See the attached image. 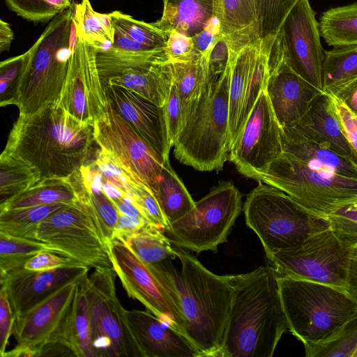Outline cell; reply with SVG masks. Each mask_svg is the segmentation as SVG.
<instances>
[{"mask_svg":"<svg viewBox=\"0 0 357 357\" xmlns=\"http://www.w3.org/2000/svg\"><path fill=\"white\" fill-rule=\"evenodd\" d=\"M94 142L93 124L55 104L29 116H19L1 153L29 165L40 181L66 178L89 159Z\"/></svg>","mask_w":357,"mask_h":357,"instance_id":"7a4b0ae2","label":"cell"},{"mask_svg":"<svg viewBox=\"0 0 357 357\" xmlns=\"http://www.w3.org/2000/svg\"><path fill=\"white\" fill-rule=\"evenodd\" d=\"M26 53L0 63V105H13L16 99Z\"/></svg>","mask_w":357,"mask_h":357,"instance_id":"f6af8a7d","label":"cell"},{"mask_svg":"<svg viewBox=\"0 0 357 357\" xmlns=\"http://www.w3.org/2000/svg\"><path fill=\"white\" fill-rule=\"evenodd\" d=\"M78 264H81L66 256L50 251H43L29 259L24 268L31 271H43Z\"/></svg>","mask_w":357,"mask_h":357,"instance_id":"f907efd6","label":"cell"},{"mask_svg":"<svg viewBox=\"0 0 357 357\" xmlns=\"http://www.w3.org/2000/svg\"><path fill=\"white\" fill-rule=\"evenodd\" d=\"M347 289L357 298V250H356L351 259Z\"/></svg>","mask_w":357,"mask_h":357,"instance_id":"91938a15","label":"cell"},{"mask_svg":"<svg viewBox=\"0 0 357 357\" xmlns=\"http://www.w3.org/2000/svg\"><path fill=\"white\" fill-rule=\"evenodd\" d=\"M113 268H101L84 280L96 357H142L117 294Z\"/></svg>","mask_w":357,"mask_h":357,"instance_id":"8fae6325","label":"cell"},{"mask_svg":"<svg viewBox=\"0 0 357 357\" xmlns=\"http://www.w3.org/2000/svg\"><path fill=\"white\" fill-rule=\"evenodd\" d=\"M357 77V45L333 47L324 51L322 65V89Z\"/></svg>","mask_w":357,"mask_h":357,"instance_id":"74e56055","label":"cell"},{"mask_svg":"<svg viewBox=\"0 0 357 357\" xmlns=\"http://www.w3.org/2000/svg\"><path fill=\"white\" fill-rule=\"evenodd\" d=\"M163 110L169 139L172 146L180 132L183 123L182 103L174 85L172 84Z\"/></svg>","mask_w":357,"mask_h":357,"instance_id":"c3c4849f","label":"cell"},{"mask_svg":"<svg viewBox=\"0 0 357 357\" xmlns=\"http://www.w3.org/2000/svg\"><path fill=\"white\" fill-rule=\"evenodd\" d=\"M89 271L82 264L43 271L22 268L1 278V285L6 289L16 320L64 285L83 280Z\"/></svg>","mask_w":357,"mask_h":357,"instance_id":"7402d4cb","label":"cell"},{"mask_svg":"<svg viewBox=\"0 0 357 357\" xmlns=\"http://www.w3.org/2000/svg\"><path fill=\"white\" fill-rule=\"evenodd\" d=\"M40 181L39 174L24 162L0 155V204L25 192Z\"/></svg>","mask_w":357,"mask_h":357,"instance_id":"d590c367","label":"cell"},{"mask_svg":"<svg viewBox=\"0 0 357 357\" xmlns=\"http://www.w3.org/2000/svg\"><path fill=\"white\" fill-rule=\"evenodd\" d=\"M114 41L109 47V48L113 50L138 54H167L166 52L156 50L150 47L142 45L131 38L118 28L114 26Z\"/></svg>","mask_w":357,"mask_h":357,"instance_id":"db71d44e","label":"cell"},{"mask_svg":"<svg viewBox=\"0 0 357 357\" xmlns=\"http://www.w3.org/2000/svg\"><path fill=\"white\" fill-rule=\"evenodd\" d=\"M241 211L242 194L232 183H223L195 202L164 232L173 245L197 254L216 252L218 246L227 241Z\"/></svg>","mask_w":357,"mask_h":357,"instance_id":"9c48e42d","label":"cell"},{"mask_svg":"<svg viewBox=\"0 0 357 357\" xmlns=\"http://www.w3.org/2000/svg\"><path fill=\"white\" fill-rule=\"evenodd\" d=\"M96 53L104 88L124 87L159 107L164 106L173 84L172 63L166 53H130L109 47Z\"/></svg>","mask_w":357,"mask_h":357,"instance_id":"4fadbf2b","label":"cell"},{"mask_svg":"<svg viewBox=\"0 0 357 357\" xmlns=\"http://www.w3.org/2000/svg\"><path fill=\"white\" fill-rule=\"evenodd\" d=\"M60 12L70 8L73 0H44Z\"/></svg>","mask_w":357,"mask_h":357,"instance_id":"94428289","label":"cell"},{"mask_svg":"<svg viewBox=\"0 0 357 357\" xmlns=\"http://www.w3.org/2000/svg\"><path fill=\"white\" fill-rule=\"evenodd\" d=\"M80 282L64 285L16 319L13 331L16 344L4 357H39L54 344L71 351L66 337V326Z\"/></svg>","mask_w":357,"mask_h":357,"instance_id":"5bb4252c","label":"cell"},{"mask_svg":"<svg viewBox=\"0 0 357 357\" xmlns=\"http://www.w3.org/2000/svg\"><path fill=\"white\" fill-rule=\"evenodd\" d=\"M158 200L169 225L189 212L195 202L172 169L165 160L158 185Z\"/></svg>","mask_w":357,"mask_h":357,"instance_id":"836d02e7","label":"cell"},{"mask_svg":"<svg viewBox=\"0 0 357 357\" xmlns=\"http://www.w3.org/2000/svg\"><path fill=\"white\" fill-rule=\"evenodd\" d=\"M126 317L142 357H200L186 336L150 312L126 310Z\"/></svg>","mask_w":357,"mask_h":357,"instance_id":"cb8c5ba5","label":"cell"},{"mask_svg":"<svg viewBox=\"0 0 357 357\" xmlns=\"http://www.w3.org/2000/svg\"><path fill=\"white\" fill-rule=\"evenodd\" d=\"M221 34L236 52L259 38L256 0H220Z\"/></svg>","mask_w":357,"mask_h":357,"instance_id":"83f0119b","label":"cell"},{"mask_svg":"<svg viewBox=\"0 0 357 357\" xmlns=\"http://www.w3.org/2000/svg\"><path fill=\"white\" fill-rule=\"evenodd\" d=\"M222 36L220 21L216 20L204 30L192 37L194 49L198 52L208 56L212 48Z\"/></svg>","mask_w":357,"mask_h":357,"instance_id":"11a10c76","label":"cell"},{"mask_svg":"<svg viewBox=\"0 0 357 357\" xmlns=\"http://www.w3.org/2000/svg\"><path fill=\"white\" fill-rule=\"evenodd\" d=\"M299 0H256L259 39L275 36L285 17Z\"/></svg>","mask_w":357,"mask_h":357,"instance_id":"7bdbcfd3","label":"cell"},{"mask_svg":"<svg viewBox=\"0 0 357 357\" xmlns=\"http://www.w3.org/2000/svg\"><path fill=\"white\" fill-rule=\"evenodd\" d=\"M319 29L321 37L329 46L357 45V2L324 12Z\"/></svg>","mask_w":357,"mask_h":357,"instance_id":"1f68e13d","label":"cell"},{"mask_svg":"<svg viewBox=\"0 0 357 357\" xmlns=\"http://www.w3.org/2000/svg\"><path fill=\"white\" fill-rule=\"evenodd\" d=\"M287 328L303 345L324 342L357 315V298L347 289L278 277Z\"/></svg>","mask_w":357,"mask_h":357,"instance_id":"5b68a950","label":"cell"},{"mask_svg":"<svg viewBox=\"0 0 357 357\" xmlns=\"http://www.w3.org/2000/svg\"><path fill=\"white\" fill-rule=\"evenodd\" d=\"M231 54L229 41L222 36L208 56V84H215L224 75L230 63Z\"/></svg>","mask_w":357,"mask_h":357,"instance_id":"7dc6e473","label":"cell"},{"mask_svg":"<svg viewBox=\"0 0 357 357\" xmlns=\"http://www.w3.org/2000/svg\"><path fill=\"white\" fill-rule=\"evenodd\" d=\"M171 63L173 84L182 103L183 121L190 109L199 100L208 83V56L195 51L190 58Z\"/></svg>","mask_w":357,"mask_h":357,"instance_id":"f1b7e54d","label":"cell"},{"mask_svg":"<svg viewBox=\"0 0 357 357\" xmlns=\"http://www.w3.org/2000/svg\"><path fill=\"white\" fill-rule=\"evenodd\" d=\"M32 239L89 268H113L108 243L90 212L78 201L41 222Z\"/></svg>","mask_w":357,"mask_h":357,"instance_id":"7c38bea8","label":"cell"},{"mask_svg":"<svg viewBox=\"0 0 357 357\" xmlns=\"http://www.w3.org/2000/svg\"><path fill=\"white\" fill-rule=\"evenodd\" d=\"M8 7L19 16L33 22L52 20L60 13L44 0H5Z\"/></svg>","mask_w":357,"mask_h":357,"instance_id":"bcb514c9","label":"cell"},{"mask_svg":"<svg viewBox=\"0 0 357 357\" xmlns=\"http://www.w3.org/2000/svg\"><path fill=\"white\" fill-rule=\"evenodd\" d=\"M280 129L264 90L229 149V159L241 174L258 181L281 155Z\"/></svg>","mask_w":357,"mask_h":357,"instance_id":"ac0fdd59","label":"cell"},{"mask_svg":"<svg viewBox=\"0 0 357 357\" xmlns=\"http://www.w3.org/2000/svg\"><path fill=\"white\" fill-rule=\"evenodd\" d=\"M15 317L4 286L0 291V356L4 357L9 339L13 334Z\"/></svg>","mask_w":357,"mask_h":357,"instance_id":"681fc988","label":"cell"},{"mask_svg":"<svg viewBox=\"0 0 357 357\" xmlns=\"http://www.w3.org/2000/svg\"><path fill=\"white\" fill-rule=\"evenodd\" d=\"M109 14L112 24L137 42L154 50L166 52L169 32L156 22H145L115 10Z\"/></svg>","mask_w":357,"mask_h":357,"instance_id":"60d3db41","label":"cell"},{"mask_svg":"<svg viewBox=\"0 0 357 357\" xmlns=\"http://www.w3.org/2000/svg\"><path fill=\"white\" fill-rule=\"evenodd\" d=\"M355 251L328 228L311 236L297 247L273 253L268 261L278 277L310 280L347 289Z\"/></svg>","mask_w":357,"mask_h":357,"instance_id":"30bf717a","label":"cell"},{"mask_svg":"<svg viewBox=\"0 0 357 357\" xmlns=\"http://www.w3.org/2000/svg\"><path fill=\"white\" fill-rule=\"evenodd\" d=\"M59 105L77 119L93 124L105 112L107 100L98 73L96 53L76 31Z\"/></svg>","mask_w":357,"mask_h":357,"instance_id":"ffe728a7","label":"cell"},{"mask_svg":"<svg viewBox=\"0 0 357 357\" xmlns=\"http://www.w3.org/2000/svg\"><path fill=\"white\" fill-rule=\"evenodd\" d=\"M282 152L320 170L357 179V165L329 147L299 132L294 128H281Z\"/></svg>","mask_w":357,"mask_h":357,"instance_id":"484cf974","label":"cell"},{"mask_svg":"<svg viewBox=\"0 0 357 357\" xmlns=\"http://www.w3.org/2000/svg\"><path fill=\"white\" fill-rule=\"evenodd\" d=\"M93 159L102 180L114 185L135 202L139 199L142 191L149 188L100 148L93 153Z\"/></svg>","mask_w":357,"mask_h":357,"instance_id":"ab89813d","label":"cell"},{"mask_svg":"<svg viewBox=\"0 0 357 357\" xmlns=\"http://www.w3.org/2000/svg\"><path fill=\"white\" fill-rule=\"evenodd\" d=\"M124 243L146 264L177 257L170 239L163 230L156 226L145 228Z\"/></svg>","mask_w":357,"mask_h":357,"instance_id":"8d00e7d4","label":"cell"},{"mask_svg":"<svg viewBox=\"0 0 357 357\" xmlns=\"http://www.w3.org/2000/svg\"><path fill=\"white\" fill-rule=\"evenodd\" d=\"M269 65L266 92L272 109L281 128H294L324 91L295 73L273 47Z\"/></svg>","mask_w":357,"mask_h":357,"instance_id":"44dd1931","label":"cell"},{"mask_svg":"<svg viewBox=\"0 0 357 357\" xmlns=\"http://www.w3.org/2000/svg\"><path fill=\"white\" fill-rule=\"evenodd\" d=\"M43 251L54 252L48 245L41 241L0 232L1 278L10 271L24 268L29 259Z\"/></svg>","mask_w":357,"mask_h":357,"instance_id":"f35d334b","label":"cell"},{"mask_svg":"<svg viewBox=\"0 0 357 357\" xmlns=\"http://www.w3.org/2000/svg\"><path fill=\"white\" fill-rule=\"evenodd\" d=\"M77 202L74 189L66 178L46 179L0 204V211L56 203L74 204Z\"/></svg>","mask_w":357,"mask_h":357,"instance_id":"f546056e","label":"cell"},{"mask_svg":"<svg viewBox=\"0 0 357 357\" xmlns=\"http://www.w3.org/2000/svg\"><path fill=\"white\" fill-rule=\"evenodd\" d=\"M108 103L165 160L172 147L164 110L137 93L121 86L105 87Z\"/></svg>","mask_w":357,"mask_h":357,"instance_id":"603a6c76","label":"cell"},{"mask_svg":"<svg viewBox=\"0 0 357 357\" xmlns=\"http://www.w3.org/2000/svg\"><path fill=\"white\" fill-rule=\"evenodd\" d=\"M259 182L243 209L245 223L259 237L267 259L330 228L325 216L311 212L280 189Z\"/></svg>","mask_w":357,"mask_h":357,"instance_id":"52a82bcc","label":"cell"},{"mask_svg":"<svg viewBox=\"0 0 357 357\" xmlns=\"http://www.w3.org/2000/svg\"><path fill=\"white\" fill-rule=\"evenodd\" d=\"M153 225L155 226L146 220L119 213L114 238H119L124 242L130 236Z\"/></svg>","mask_w":357,"mask_h":357,"instance_id":"9f6ffc18","label":"cell"},{"mask_svg":"<svg viewBox=\"0 0 357 357\" xmlns=\"http://www.w3.org/2000/svg\"><path fill=\"white\" fill-rule=\"evenodd\" d=\"M234 296L220 357H272L287 331L278 275L270 265L232 275Z\"/></svg>","mask_w":357,"mask_h":357,"instance_id":"3957f363","label":"cell"},{"mask_svg":"<svg viewBox=\"0 0 357 357\" xmlns=\"http://www.w3.org/2000/svg\"><path fill=\"white\" fill-rule=\"evenodd\" d=\"M230 63L214 84L207 83L187 113L174 143V153L183 164L197 170H220L229 153V88Z\"/></svg>","mask_w":357,"mask_h":357,"instance_id":"8992f818","label":"cell"},{"mask_svg":"<svg viewBox=\"0 0 357 357\" xmlns=\"http://www.w3.org/2000/svg\"><path fill=\"white\" fill-rule=\"evenodd\" d=\"M162 17L156 24L192 37L219 20L220 0H162ZM220 21V20H219Z\"/></svg>","mask_w":357,"mask_h":357,"instance_id":"4316f807","label":"cell"},{"mask_svg":"<svg viewBox=\"0 0 357 357\" xmlns=\"http://www.w3.org/2000/svg\"><path fill=\"white\" fill-rule=\"evenodd\" d=\"M275 36L258 39L233 52L229 88V149L243 129L270 75Z\"/></svg>","mask_w":357,"mask_h":357,"instance_id":"9a60e30c","label":"cell"},{"mask_svg":"<svg viewBox=\"0 0 357 357\" xmlns=\"http://www.w3.org/2000/svg\"><path fill=\"white\" fill-rule=\"evenodd\" d=\"M14 38V33L10 25L3 21L0 20V52L8 51L10 45Z\"/></svg>","mask_w":357,"mask_h":357,"instance_id":"680465c9","label":"cell"},{"mask_svg":"<svg viewBox=\"0 0 357 357\" xmlns=\"http://www.w3.org/2000/svg\"><path fill=\"white\" fill-rule=\"evenodd\" d=\"M73 5L58 13L26 52L18 92L13 102L19 116H29L59 104L76 40Z\"/></svg>","mask_w":357,"mask_h":357,"instance_id":"277c9868","label":"cell"},{"mask_svg":"<svg viewBox=\"0 0 357 357\" xmlns=\"http://www.w3.org/2000/svg\"><path fill=\"white\" fill-rule=\"evenodd\" d=\"M174 247L181 271L169 259L148 265L181 312L185 335L200 357H220L234 296L232 275H216L186 250Z\"/></svg>","mask_w":357,"mask_h":357,"instance_id":"6da1fadb","label":"cell"},{"mask_svg":"<svg viewBox=\"0 0 357 357\" xmlns=\"http://www.w3.org/2000/svg\"><path fill=\"white\" fill-rule=\"evenodd\" d=\"M166 52L170 62L190 58L195 52L192 38L176 30L169 31Z\"/></svg>","mask_w":357,"mask_h":357,"instance_id":"816d5d0a","label":"cell"},{"mask_svg":"<svg viewBox=\"0 0 357 357\" xmlns=\"http://www.w3.org/2000/svg\"><path fill=\"white\" fill-rule=\"evenodd\" d=\"M304 136L324 144L357 165L351 146L336 113L331 96L322 92L294 127Z\"/></svg>","mask_w":357,"mask_h":357,"instance_id":"d4e9b609","label":"cell"},{"mask_svg":"<svg viewBox=\"0 0 357 357\" xmlns=\"http://www.w3.org/2000/svg\"><path fill=\"white\" fill-rule=\"evenodd\" d=\"M93 135L99 148L141 180L158 199L165 160L109 103L103 114L93 123Z\"/></svg>","mask_w":357,"mask_h":357,"instance_id":"2e32d148","label":"cell"},{"mask_svg":"<svg viewBox=\"0 0 357 357\" xmlns=\"http://www.w3.org/2000/svg\"><path fill=\"white\" fill-rule=\"evenodd\" d=\"M304 348L306 357H357V315L330 340Z\"/></svg>","mask_w":357,"mask_h":357,"instance_id":"b9f144b4","label":"cell"},{"mask_svg":"<svg viewBox=\"0 0 357 357\" xmlns=\"http://www.w3.org/2000/svg\"><path fill=\"white\" fill-rule=\"evenodd\" d=\"M108 245L112 267L128 296L186 336L181 312L149 265L119 238L112 239Z\"/></svg>","mask_w":357,"mask_h":357,"instance_id":"d6986e66","label":"cell"},{"mask_svg":"<svg viewBox=\"0 0 357 357\" xmlns=\"http://www.w3.org/2000/svg\"><path fill=\"white\" fill-rule=\"evenodd\" d=\"M84 280L77 284L68 317V340L75 356L96 357L92 342L90 312Z\"/></svg>","mask_w":357,"mask_h":357,"instance_id":"4dcf8cb0","label":"cell"},{"mask_svg":"<svg viewBox=\"0 0 357 357\" xmlns=\"http://www.w3.org/2000/svg\"><path fill=\"white\" fill-rule=\"evenodd\" d=\"M315 15L308 0H299L280 26L273 47L295 73L323 91L324 50Z\"/></svg>","mask_w":357,"mask_h":357,"instance_id":"e0dca14e","label":"cell"},{"mask_svg":"<svg viewBox=\"0 0 357 357\" xmlns=\"http://www.w3.org/2000/svg\"><path fill=\"white\" fill-rule=\"evenodd\" d=\"M69 205L56 203L0 211V232L32 239L41 222Z\"/></svg>","mask_w":357,"mask_h":357,"instance_id":"e575fe53","label":"cell"},{"mask_svg":"<svg viewBox=\"0 0 357 357\" xmlns=\"http://www.w3.org/2000/svg\"><path fill=\"white\" fill-rule=\"evenodd\" d=\"M325 217L336 235L357 250V199L336 208Z\"/></svg>","mask_w":357,"mask_h":357,"instance_id":"ee69618b","label":"cell"},{"mask_svg":"<svg viewBox=\"0 0 357 357\" xmlns=\"http://www.w3.org/2000/svg\"><path fill=\"white\" fill-rule=\"evenodd\" d=\"M73 21L77 32L96 50H105L114 41V28L109 14L95 11L89 0L73 3Z\"/></svg>","mask_w":357,"mask_h":357,"instance_id":"d6a6232c","label":"cell"},{"mask_svg":"<svg viewBox=\"0 0 357 357\" xmlns=\"http://www.w3.org/2000/svg\"><path fill=\"white\" fill-rule=\"evenodd\" d=\"M331 97L347 138L357 154V115L350 112L338 99L332 96Z\"/></svg>","mask_w":357,"mask_h":357,"instance_id":"6f0895ef","label":"cell"},{"mask_svg":"<svg viewBox=\"0 0 357 357\" xmlns=\"http://www.w3.org/2000/svg\"><path fill=\"white\" fill-rule=\"evenodd\" d=\"M258 181L283 191L304 208L325 216L357 199V179L328 173L282 152Z\"/></svg>","mask_w":357,"mask_h":357,"instance_id":"ba28073f","label":"cell"},{"mask_svg":"<svg viewBox=\"0 0 357 357\" xmlns=\"http://www.w3.org/2000/svg\"><path fill=\"white\" fill-rule=\"evenodd\" d=\"M324 91L338 99L350 112L357 115V77Z\"/></svg>","mask_w":357,"mask_h":357,"instance_id":"f5cc1de1","label":"cell"}]
</instances>
